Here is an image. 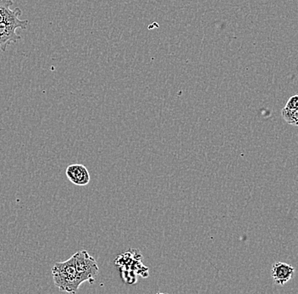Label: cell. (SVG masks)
<instances>
[{"instance_id":"obj_1","label":"cell","mask_w":298,"mask_h":294,"mask_svg":"<svg viewBox=\"0 0 298 294\" xmlns=\"http://www.w3.org/2000/svg\"><path fill=\"white\" fill-rule=\"evenodd\" d=\"M55 286L61 292L76 293L82 284L77 274L74 255L64 262H58L52 268Z\"/></svg>"},{"instance_id":"obj_2","label":"cell","mask_w":298,"mask_h":294,"mask_svg":"<svg viewBox=\"0 0 298 294\" xmlns=\"http://www.w3.org/2000/svg\"><path fill=\"white\" fill-rule=\"evenodd\" d=\"M22 14L20 8L14 9V13L10 17L0 22V47L5 52L8 45L15 43L21 39L16 31L26 30L28 28V20H20L19 16Z\"/></svg>"},{"instance_id":"obj_3","label":"cell","mask_w":298,"mask_h":294,"mask_svg":"<svg viewBox=\"0 0 298 294\" xmlns=\"http://www.w3.org/2000/svg\"><path fill=\"white\" fill-rule=\"evenodd\" d=\"M74 255L77 274L81 282L93 283L100 272L97 261L86 250L78 251Z\"/></svg>"},{"instance_id":"obj_4","label":"cell","mask_w":298,"mask_h":294,"mask_svg":"<svg viewBox=\"0 0 298 294\" xmlns=\"http://www.w3.org/2000/svg\"><path fill=\"white\" fill-rule=\"evenodd\" d=\"M65 174L68 179L77 186H87L90 182V174L85 165L73 164L66 168Z\"/></svg>"},{"instance_id":"obj_5","label":"cell","mask_w":298,"mask_h":294,"mask_svg":"<svg viewBox=\"0 0 298 294\" xmlns=\"http://www.w3.org/2000/svg\"><path fill=\"white\" fill-rule=\"evenodd\" d=\"M294 272L295 270L293 267L291 266V264H286L284 262H277L273 264L271 269V275L274 281L276 284L281 286H283L291 281L293 277Z\"/></svg>"},{"instance_id":"obj_6","label":"cell","mask_w":298,"mask_h":294,"mask_svg":"<svg viewBox=\"0 0 298 294\" xmlns=\"http://www.w3.org/2000/svg\"><path fill=\"white\" fill-rule=\"evenodd\" d=\"M13 4V0H0V22L10 17L14 13V10H11Z\"/></svg>"},{"instance_id":"obj_7","label":"cell","mask_w":298,"mask_h":294,"mask_svg":"<svg viewBox=\"0 0 298 294\" xmlns=\"http://www.w3.org/2000/svg\"><path fill=\"white\" fill-rule=\"evenodd\" d=\"M281 115L289 125L298 127V110H289L284 108L281 111Z\"/></svg>"},{"instance_id":"obj_8","label":"cell","mask_w":298,"mask_h":294,"mask_svg":"<svg viewBox=\"0 0 298 294\" xmlns=\"http://www.w3.org/2000/svg\"><path fill=\"white\" fill-rule=\"evenodd\" d=\"M285 108L289 110H298V94L289 97Z\"/></svg>"}]
</instances>
